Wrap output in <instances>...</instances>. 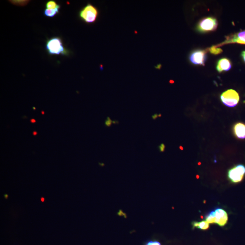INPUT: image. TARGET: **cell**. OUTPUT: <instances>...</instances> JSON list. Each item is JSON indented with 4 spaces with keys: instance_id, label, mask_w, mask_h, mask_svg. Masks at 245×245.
Returning a JSON list of instances; mask_svg holds the SVG:
<instances>
[{
    "instance_id": "obj_21",
    "label": "cell",
    "mask_w": 245,
    "mask_h": 245,
    "mask_svg": "<svg viewBox=\"0 0 245 245\" xmlns=\"http://www.w3.org/2000/svg\"><path fill=\"white\" fill-rule=\"evenodd\" d=\"M158 117V115L157 114H154V115H153L152 116V119H153L154 120L156 119Z\"/></svg>"
},
{
    "instance_id": "obj_19",
    "label": "cell",
    "mask_w": 245,
    "mask_h": 245,
    "mask_svg": "<svg viewBox=\"0 0 245 245\" xmlns=\"http://www.w3.org/2000/svg\"><path fill=\"white\" fill-rule=\"evenodd\" d=\"M165 148V145L163 144H161L160 145L158 146V149L160 152H164Z\"/></svg>"
},
{
    "instance_id": "obj_17",
    "label": "cell",
    "mask_w": 245,
    "mask_h": 245,
    "mask_svg": "<svg viewBox=\"0 0 245 245\" xmlns=\"http://www.w3.org/2000/svg\"><path fill=\"white\" fill-rule=\"evenodd\" d=\"M113 121H112L111 120V119L109 117H108L107 118L106 120L105 121V126L108 127H110L112 125V123H113Z\"/></svg>"
},
{
    "instance_id": "obj_25",
    "label": "cell",
    "mask_w": 245,
    "mask_h": 245,
    "mask_svg": "<svg viewBox=\"0 0 245 245\" xmlns=\"http://www.w3.org/2000/svg\"><path fill=\"white\" fill-rule=\"evenodd\" d=\"M41 114H42V115H44V111H41Z\"/></svg>"
},
{
    "instance_id": "obj_8",
    "label": "cell",
    "mask_w": 245,
    "mask_h": 245,
    "mask_svg": "<svg viewBox=\"0 0 245 245\" xmlns=\"http://www.w3.org/2000/svg\"><path fill=\"white\" fill-rule=\"evenodd\" d=\"M216 220L215 223H217L221 226H223L228 222V215L226 211L221 208H217L214 211Z\"/></svg>"
},
{
    "instance_id": "obj_14",
    "label": "cell",
    "mask_w": 245,
    "mask_h": 245,
    "mask_svg": "<svg viewBox=\"0 0 245 245\" xmlns=\"http://www.w3.org/2000/svg\"><path fill=\"white\" fill-rule=\"evenodd\" d=\"M60 5H58L56 2L51 0V1H48L46 3L45 7H46V9H53L57 8Z\"/></svg>"
},
{
    "instance_id": "obj_27",
    "label": "cell",
    "mask_w": 245,
    "mask_h": 245,
    "mask_svg": "<svg viewBox=\"0 0 245 245\" xmlns=\"http://www.w3.org/2000/svg\"><path fill=\"white\" fill-rule=\"evenodd\" d=\"M33 109H34V110H36V108H35V107H33Z\"/></svg>"
},
{
    "instance_id": "obj_6",
    "label": "cell",
    "mask_w": 245,
    "mask_h": 245,
    "mask_svg": "<svg viewBox=\"0 0 245 245\" xmlns=\"http://www.w3.org/2000/svg\"><path fill=\"white\" fill-rule=\"evenodd\" d=\"M225 38L224 41L218 45H215V47L218 48L219 46L229 44L237 43L245 44V30L225 37Z\"/></svg>"
},
{
    "instance_id": "obj_16",
    "label": "cell",
    "mask_w": 245,
    "mask_h": 245,
    "mask_svg": "<svg viewBox=\"0 0 245 245\" xmlns=\"http://www.w3.org/2000/svg\"><path fill=\"white\" fill-rule=\"evenodd\" d=\"M14 5H26L27 4L29 1H10Z\"/></svg>"
},
{
    "instance_id": "obj_2",
    "label": "cell",
    "mask_w": 245,
    "mask_h": 245,
    "mask_svg": "<svg viewBox=\"0 0 245 245\" xmlns=\"http://www.w3.org/2000/svg\"><path fill=\"white\" fill-rule=\"evenodd\" d=\"M99 14V11L95 6L88 3L80 11L79 16L85 23L92 24L96 21Z\"/></svg>"
},
{
    "instance_id": "obj_1",
    "label": "cell",
    "mask_w": 245,
    "mask_h": 245,
    "mask_svg": "<svg viewBox=\"0 0 245 245\" xmlns=\"http://www.w3.org/2000/svg\"><path fill=\"white\" fill-rule=\"evenodd\" d=\"M45 49L50 55H67L69 53L64 47L61 39L58 37H54L48 39L46 41Z\"/></svg>"
},
{
    "instance_id": "obj_5",
    "label": "cell",
    "mask_w": 245,
    "mask_h": 245,
    "mask_svg": "<svg viewBox=\"0 0 245 245\" xmlns=\"http://www.w3.org/2000/svg\"><path fill=\"white\" fill-rule=\"evenodd\" d=\"M218 26V22L216 18L212 17H206L202 19L198 23L197 30L199 32H207L214 31Z\"/></svg>"
},
{
    "instance_id": "obj_20",
    "label": "cell",
    "mask_w": 245,
    "mask_h": 245,
    "mask_svg": "<svg viewBox=\"0 0 245 245\" xmlns=\"http://www.w3.org/2000/svg\"><path fill=\"white\" fill-rule=\"evenodd\" d=\"M241 56H242L243 60L245 63V51H243L242 52V54H241Z\"/></svg>"
},
{
    "instance_id": "obj_18",
    "label": "cell",
    "mask_w": 245,
    "mask_h": 245,
    "mask_svg": "<svg viewBox=\"0 0 245 245\" xmlns=\"http://www.w3.org/2000/svg\"><path fill=\"white\" fill-rule=\"evenodd\" d=\"M144 245H161L159 242L158 241H150L147 242Z\"/></svg>"
},
{
    "instance_id": "obj_26",
    "label": "cell",
    "mask_w": 245,
    "mask_h": 245,
    "mask_svg": "<svg viewBox=\"0 0 245 245\" xmlns=\"http://www.w3.org/2000/svg\"><path fill=\"white\" fill-rule=\"evenodd\" d=\"M44 198H43V197L42 198H41V201L42 200V202H44Z\"/></svg>"
},
{
    "instance_id": "obj_24",
    "label": "cell",
    "mask_w": 245,
    "mask_h": 245,
    "mask_svg": "<svg viewBox=\"0 0 245 245\" xmlns=\"http://www.w3.org/2000/svg\"><path fill=\"white\" fill-rule=\"evenodd\" d=\"M5 197V199H7V197H8V195L7 194H5L4 195Z\"/></svg>"
},
{
    "instance_id": "obj_22",
    "label": "cell",
    "mask_w": 245,
    "mask_h": 245,
    "mask_svg": "<svg viewBox=\"0 0 245 245\" xmlns=\"http://www.w3.org/2000/svg\"><path fill=\"white\" fill-rule=\"evenodd\" d=\"M30 121L31 123H35L36 122V120L34 119H30Z\"/></svg>"
},
{
    "instance_id": "obj_15",
    "label": "cell",
    "mask_w": 245,
    "mask_h": 245,
    "mask_svg": "<svg viewBox=\"0 0 245 245\" xmlns=\"http://www.w3.org/2000/svg\"><path fill=\"white\" fill-rule=\"evenodd\" d=\"M209 51H210L211 53L213 54L217 55L218 54L221 53L222 52V51L220 48H216L215 46H212L209 48V49H208Z\"/></svg>"
},
{
    "instance_id": "obj_9",
    "label": "cell",
    "mask_w": 245,
    "mask_h": 245,
    "mask_svg": "<svg viewBox=\"0 0 245 245\" xmlns=\"http://www.w3.org/2000/svg\"><path fill=\"white\" fill-rule=\"evenodd\" d=\"M233 132L235 137L240 140L245 139V124L243 122L236 123L233 127Z\"/></svg>"
},
{
    "instance_id": "obj_12",
    "label": "cell",
    "mask_w": 245,
    "mask_h": 245,
    "mask_svg": "<svg viewBox=\"0 0 245 245\" xmlns=\"http://www.w3.org/2000/svg\"><path fill=\"white\" fill-rule=\"evenodd\" d=\"M61 8V6H58L55 9H45L44 11V16L47 17H53L55 16L59 12V10Z\"/></svg>"
},
{
    "instance_id": "obj_11",
    "label": "cell",
    "mask_w": 245,
    "mask_h": 245,
    "mask_svg": "<svg viewBox=\"0 0 245 245\" xmlns=\"http://www.w3.org/2000/svg\"><path fill=\"white\" fill-rule=\"evenodd\" d=\"M192 224L193 228H197L202 230H207L209 227V223L206 221H203L200 222H193Z\"/></svg>"
},
{
    "instance_id": "obj_10",
    "label": "cell",
    "mask_w": 245,
    "mask_h": 245,
    "mask_svg": "<svg viewBox=\"0 0 245 245\" xmlns=\"http://www.w3.org/2000/svg\"><path fill=\"white\" fill-rule=\"evenodd\" d=\"M232 68V63L229 59L222 58L218 62L217 69L219 73L222 71H229Z\"/></svg>"
},
{
    "instance_id": "obj_4",
    "label": "cell",
    "mask_w": 245,
    "mask_h": 245,
    "mask_svg": "<svg viewBox=\"0 0 245 245\" xmlns=\"http://www.w3.org/2000/svg\"><path fill=\"white\" fill-rule=\"evenodd\" d=\"M245 175V166L243 164H238L229 170L228 177L233 183L241 182Z\"/></svg>"
},
{
    "instance_id": "obj_23",
    "label": "cell",
    "mask_w": 245,
    "mask_h": 245,
    "mask_svg": "<svg viewBox=\"0 0 245 245\" xmlns=\"http://www.w3.org/2000/svg\"><path fill=\"white\" fill-rule=\"evenodd\" d=\"M37 131H35L33 132V135H34V136H36V135H37Z\"/></svg>"
},
{
    "instance_id": "obj_3",
    "label": "cell",
    "mask_w": 245,
    "mask_h": 245,
    "mask_svg": "<svg viewBox=\"0 0 245 245\" xmlns=\"http://www.w3.org/2000/svg\"><path fill=\"white\" fill-rule=\"evenodd\" d=\"M221 100L228 107H235L239 103L240 96L238 93L233 89L227 90L221 95Z\"/></svg>"
},
{
    "instance_id": "obj_7",
    "label": "cell",
    "mask_w": 245,
    "mask_h": 245,
    "mask_svg": "<svg viewBox=\"0 0 245 245\" xmlns=\"http://www.w3.org/2000/svg\"><path fill=\"white\" fill-rule=\"evenodd\" d=\"M208 50H197L190 55V61L194 65L204 66L207 60V53Z\"/></svg>"
},
{
    "instance_id": "obj_13",
    "label": "cell",
    "mask_w": 245,
    "mask_h": 245,
    "mask_svg": "<svg viewBox=\"0 0 245 245\" xmlns=\"http://www.w3.org/2000/svg\"><path fill=\"white\" fill-rule=\"evenodd\" d=\"M215 220L216 217L214 211H211L206 216V221L208 223H215Z\"/></svg>"
}]
</instances>
